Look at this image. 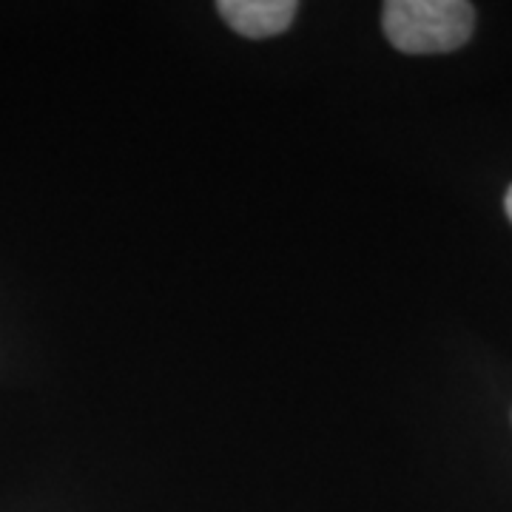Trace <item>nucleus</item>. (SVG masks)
Returning a JSON list of instances; mask_svg holds the SVG:
<instances>
[{"mask_svg":"<svg viewBox=\"0 0 512 512\" xmlns=\"http://www.w3.org/2000/svg\"><path fill=\"white\" fill-rule=\"evenodd\" d=\"M382 26L404 55H439L470 40L476 9L464 0H390L382 9Z\"/></svg>","mask_w":512,"mask_h":512,"instance_id":"obj_1","label":"nucleus"},{"mask_svg":"<svg viewBox=\"0 0 512 512\" xmlns=\"http://www.w3.org/2000/svg\"><path fill=\"white\" fill-rule=\"evenodd\" d=\"M293 0H220L222 20L245 37H271L285 32L296 15Z\"/></svg>","mask_w":512,"mask_h":512,"instance_id":"obj_2","label":"nucleus"},{"mask_svg":"<svg viewBox=\"0 0 512 512\" xmlns=\"http://www.w3.org/2000/svg\"><path fill=\"white\" fill-rule=\"evenodd\" d=\"M507 214H510V220H512V188L507 191Z\"/></svg>","mask_w":512,"mask_h":512,"instance_id":"obj_3","label":"nucleus"}]
</instances>
